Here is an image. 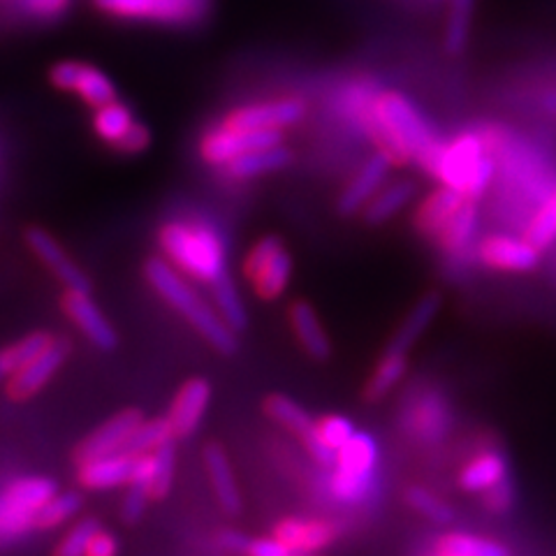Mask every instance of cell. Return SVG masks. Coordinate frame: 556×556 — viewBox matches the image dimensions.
<instances>
[{
    "mask_svg": "<svg viewBox=\"0 0 556 556\" xmlns=\"http://www.w3.org/2000/svg\"><path fill=\"white\" fill-rule=\"evenodd\" d=\"M290 271H292V260L288 251L283 249L278 255H274L265 267H260L253 276L251 283L257 292V298L263 300H274L281 294L290 281Z\"/></svg>",
    "mask_w": 556,
    "mask_h": 556,
    "instance_id": "83f0119b",
    "label": "cell"
},
{
    "mask_svg": "<svg viewBox=\"0 0 556 556\" xmlns=\"http://www.w3.org/2000/svg\"><path fill=\"white\" fill-rule=\"evenodd\" d=\"M506 476H508L506 457L498 455V452H484V455H478L464 468L459 476V484L466 492H486L490 486H494Z\"/></svg>",
    "mask_w": 556,
    "mask_h": 556,
    "instance_id": "603a6c76",
    "label": "cell"
},
{
    "mask_svg": "<svg viewBox=\"0 0 556 556\" xmlns=\"http://www.w3.org/2000/svg\"><path fill=\"white\" fill-rule=\"evenodd\" d=\"M464 200L468 198H464L459 190L450 186H441L439 190H433V193L422 202V206L417 208V230L429 237H439V232L445 228V223L455 216Z\"/></svg>",
    "mask_w": 556,
    "mask_h": 556,
    "instance_id": "d6986e66",
    "label": "cell"
},
{
    "mask_svg": "<svg viewBox=\"0 0 556 556\" xmlns=\"http://www.w3.org/2000/svg\"><path fill=\"white\" fill-rule=\"evenodd\" d=\"M392 163L380 151L359 167V172L353 177V181L345 186V190L339 198V214L351 216L359 208L367 206V202L378 193L382 181H386Z\"/></svg>",
    "mask_w": 556,
    "mask_h": 556,
    "instance_id": "7c38bea8",
    "label": "cell"
},
{
    "mask_svg": "<svg viewBox=\"0 0 556 556\" xmlns=\"http://www.w3.org/2000/svg\"><path fill=\"white\" fill-rule=\"evenodd\" d=\"M12 374H14V371H12V367H10V359H8L5 351H0V380L12 376Z\"/></svg>",
    "mask_w": 556,
    "mask_h": 556,
    "instance_id": "db71d44e",
    "label": "cell"
},
{
    "mask_svg": "<svg viewBox=\"0 0 556 556\" xmlns=\"http://www.w3.org/2000/svg\"><path fill=\"white\" fill-rule=\"evenodd\" d=\"M28 247L33 249V253L38 255L42 263L56 274V278H61V283L67 290H77V292H91V283L86 274L65 255V251L59 247V241L51 237L49 232L35 228L26 235Z\"/></svg>",
    "mask_w": 556,
    "mask_h": 556,
    "instance_id": "8fae6325",
    "label": "cell"
},
{
    "mask_svg": "<svg viewBox=\"0 0 556 556\" xmlns=\"http://www.w3.org/2000/svg\"><path fill=\"white\" fill-rule=\"evenodd\" d=\"M135 124V116L132 110L128 104L112 100L108 104H102V108H96V116H93V128L98 132L100 139L110 144H116L121 137H124Z\"/></svg>",
    "mask_w": 556,
    "mask_h": 556,
    "instance_id": "f1b7e54d",
    "label": "cell"
},
{
    "mask_svg": "<svg viewBox=\"0 0 556 556\" xmlns=\"http://www.w3.org/2000/svg\"><path fill=\"white\" fill-rule=\"evenodd\" d=\"M404 374H406V353L390 351L388 348V353L380 357L374 376L369 378L367 388H364V396H367L369 402H380L382 396L390 394V390H394V386L404 378Z\"/></svg>",
    "mask_w": 556,
    "mask_h": 556,
    "instance_id": "4316f807",
    "label": "cell"
},
{
    "mask_svg": "<svg viewBox=\"0 0 556 556\" xmlns=\"http://www.w3.org/2000/svg\"><path fill=\"white\" fill-rule=\"evenodd\" d=\"M24 5L40 20H56L70 8V0H24Z\"/></svg>",
    "mask_w": 556,
    "mask_h": 556,
    "instance_id": "681fc988",
    "label": "cell"
},
{
    "mask_svg": "<svg viewBox=\"0 0 556 556\" xmlns=\"http://www.w3.org/2000/svg\"><path fill=\"white\" fill-rule=\"evenodd\" d=\"M265 413L271 417L274 422L283 425L286 429L294 431V433H306L313 427L311 415L292 399L283 396V394H271L265 402Z\"/></svg>",
    "mask_w": 556,
    "mask_h": 556,
    "instance_id": "836d02e7",
    "label": "cell"
},
{
    "mask_svg": "<svg viewBox=\"0 0 556 556\" xmlns=\"http://www.w3.org/2000/svg\"><path fill=\"white\" fill-rule=\"evenodd\" d=\"M274 535L278 541L290 545L292 549H298L300 554H311L332 545L337 538V529L329 525V521H320V519L306 521V519L290 517V519L278 521Z\"/></svg>",
    "mask_w": 556,
    "mask_h": 556,
    "instance_id": "2e32d148",
    "label": "cell"
},
{
    "mask_svg": "<svg viewBox=\"0 0 556 556\" xmlns=\"http://www.w3.org/2000/svg\"><path fill=\"white\" fill-rule=\"evenodd\" d=\"M65 311L67 316L73 318L81 332L89 337L102 351H112L116 348V332L114 327L104 320L102 311L91 302L89 292H77V290H67L65 298Z\"/></svg>",
    "mask_w": 556,
    "mask_h": 556,
    "instance_id": "9a60e30c",
    "label": "cell"
},
{
    "mask_svg": "<svg viewBox=\"0 0 556 556\" xmlns=\"http://www.w3.org/2000/svg\"><path fill=\"white\" fill-rule=\"evenodd\" d=\"M447 425V415L441 406L439 399H429L417 413V427L422 429L425 437H441Z\"/></svg>",
    "mask_w": 556,
    "mask_h": 556,
    "instance_id": "7bdbcfd3",
    "label": "cell"
},
{
    "mask_svg": "<svg viewBox=\"0 0 556 556\" xmlns=\"http://www.w3.org/2000/svg\"><path fill=\"white\" fill-rule=\"evenodd\" d=\"M96 8L118 20L193 26L206 16L208 0H96Z\"/></svg>",
    "mask_w": 556,
    "mask_h": 556,
    "instance_id": "277c9868",
    "label": "cell"
},
{
    "mask_svg": "<svg viewBox=\"0 0 556 556\" xmlns=\"http://www.w3.org/2000/svg\"><path fill=\"white\" fill-rule=\"evenodd\" d=\"M478 225V204L476 200H464V204L457 208L455 216H452L445 228L439 232V241L445 251L457 253L462 251L468 241H471Z\"/></svg>",
    "mask_w": 556,
    "mask_h": 556,
    "instance_id": "484cf974",
    "label": "cell"
},
{
    "mask_svg": "<svg viewBox=\"0 0 556 556\" xmlns=\"http://www.w3.org/2000/svg\"><path fill=\"white\" fill-rule=\"evenodd\" d=\"M149 498H151V492L147 490V486L130 484L124 506H121V517H124L126 525H137V521L142 519V515L149 506Z\"/></svg>",
    "mask_w": 556,
    "mask_h": 556,
    "instance_id": "ee69618b",
    "label": "cell"
},
{
    "mask_svg": "<svg viewBox=\"0 0 556 556\" xmlns=\"http://www.w3.org/2000/svg\"><path fill=\"white\" fill-rule=\"evenodd\" d=\"M439 556H445V554H439Z\"/></svg>",
    "mask_w": 556,
    "mask_h": 556,
    "instance_id": "11a10c76",
    "label": "cell"
},
{
    "mask_svg": "<svg viewBox=\"0 0 556 556\" xmlns=\"http://www.w3.org/2000/svg\"><path fill=\"white\" fill-rule=\"evenodd\" d=\"M413 193L415 188L410 181H396L386 186L367 202V206H364V218H367L369 225H380L390 220L410 202Z\"/></svg>",
    "mask_w": 556,
    "mask_h": 556,
    "instance_id": "cb8c5ba5",
    "label": "cell"
},
{
    "mask_svg": "<svg viewBox=\"0 0 556 556\" xmlns=\"http://www.w3.org/2000/svg\"><path fill=\"white\" fill-rule=\"evenodd\" d=\"M79 510H81V496L77 492H63V494L56 492L38 510V515H35V527L54 529L73 515H77Z\"/></svg>",
    "mask_w": 556,
    "mask_h": 556,
    "instance_id": "e575fe53",
    "label": "cell"
},
{
    "mask_svg": "<svg viewBox=\"0 0 556 556\" xmlns=\"http://www.w3.org/2000/svg\"><path fill=\"white\" fill-rule=\"evenodd\" d=\"M283 144L281 130H249V128H230L218 124L208 132H204L200 142V153L208 165L225 167L243 153L257 149H269Z\"/></svg>",
    "mask_w": 556,
    "mask_h": 556,
    "instance_id": "8992f818",
    "label": "cell"
},
{
    "mask_svg": "<svg viewBox=\"0 0 556 556\" xmlns=\"http://www.w3.org/2000/svg\"><path fill=\"white\" fill-rule=\"evenodd\" d=\"M49 79L56 89L77 93L86 104H91L93 110L116 100L114 81L96 65H86L79 61H63L51 67Z\"/></svg>",
    "mask_w": 556,
    "mask_h": 556,
    "instance_id": "52a82bcc",
    "label": "cell"
},
{
    "mask_svg": "<svg viewBox=\"0 0 556 556\" xmlns=\"http://www.w3.org/2000/svg\"><path fill=\"white\" fill-rule=\"evenodd\" d=\"M484 265L503 271H531L541 263V249L529 239H517L506 235L486 237L480 247Z\"/></svg>",
    "mask_w": 556,
    "mask_h": 556,
    "instance_id": "30bf717a",
    "label": "cell"
},
{
    "mask_svg": "<svg viewBox=\"0 0 556 556\" xmlns=\"http://www.w3.org/2000/svg\"><path fill=\"white\" fill-rule=\"evenodd\" d=\"M212 290H214V302L218 308V316H223V320L228 323L230 329L235 332H241L247 327V311H243V304L237 294V288L232 283V278L225 269L216 281H212Z\"/></svg>",
    "mask_w": 556,
    "mask_h": 556,
    "instance_id": "4dcf8cb0",
    "label": "cell"
},
{
    "mask_svg": "<svg viewBox=\"0 0 556 556\" xmlns=\"http://www.w3.org/2000/svg\"><path fill=\"white\" fill-rule=\"evenodd\" d=\"M290 163H292V153L283 144H278V147L257 149V151L239 155V159L225 165V172L235 179H255L278 169H286Z\"/></svg>",
    "mask_w": 556,
    "mask_h": 556,
    "instance_id": "ffe728a7",
    "label": "cell"
},
{
    "mask_svg": "<svg viewBox=\"0 0 556 556\" xmlns=\"http://www.w3.org/2000/svg\"><path fill=\"white\" fill-rule=\"evenodd\" d=\"M35 525V513L24 508L8 490L0 492V543L14 541Z\"/></svg>",
    "mask_w": 556,
    "mask_h": 556,
    "instance_id": "d6a6232c",
    "label": "cell"
},
{
    "mask_svg": "<svg viewBox=\"0 0 556 556\" xmlns=\"http://www.w3.org/2000/svg\"><path fill=\"white\" fill-rule=\"evenodd\" d=\"M439 554L445 556H510V552L486 541V538L468 535V533H447L439 541Z\"/></svg>",
    "mask_w": 556,
    "mask_h": 556,
    "instance_id": "1f68e13d",
    "label": "cell"
},
{
    "mask_svg": "<svg viewBox=\"0 0 556 556\" xmlns=\"http://www.w3.org/2000/svg\"><path fill=\"white\" fill-rule=\"evenodd\" d=\"M513 501H515V492H513V484L506 478L496 482L494 486H490L484 496L486 508H490L492 513H498V515L508 513L513 508Z\"/></svg>",
    "mask_w": 556,
    "mask_h": 556,
    "instance_id": "bcb514c9",
    "label": "cell"
},
{
    "mask_svg": "<svg viewBox=\"0 0 556 556\" xmlns=\"http://www.w3.org/2000/svg\"><path fill=\"white\" fill-rule=\"evenodd\" d=\"M177 437H174L169 417H153V420L142 422L132 431V437L128 439V443L121 452H128V455H132V457L149 455V452L159 450L161 445H165Z\"/></svg>",
    "mask_w": 556,
    "mask_h": 556,
    "instance_id": "f546056e",
    "label": "cell"
},
{
    "mask_svg": "<svg viewBox=\"0 0 556 556\" xmlns=\"http://www.w3.org/2000/svg\"><path fill=\"white\" fill-rule=\"evenodd\" d=\"M541 104H543L545 112H549V114L556 116V91H547V93L541 98Z\"/></svg>",
    "mask_w": 556,
    "mask_h": 556,
    "instance_id": "f5cc1de1",
    "label": "cell"
},
{
    "mask_svg": "<svg viewBox=\"0 0 556 556\" xmlns=\"http://www.w3.org/2000/svg\"><path fill=\"white\" fill-rule=\"evenodd\" d=\"M204 464H206L208 478H212L220 508L228 515H237L241 510V496H239L232 466H230L228 455H225V450L218 443L206 445Z\"/></svg>",
    "mask_w": 556,
    "mask_h": 556,
    "instance_id": "ac0fdd59",
    "label": "cell"
},
{
    "mask_svg": "<svg viewBox=\"0 0 556 556\" xmlns=\"http://www.w3.org/2000/svg\"><path fill=\"white\" fill-rule=\"evenodd\" d=\"M406 498H408V506L413 510L425 515L431 521H437V525H447V521H452V517H455V513H452V508L445 501H441L429 490H422V486H410Z\"/></svg>",
    "mask_w": 556,
    "mask_h": 556,
    "instance_id": "8d00e7d4",
    "label": "cell"
},
{
    "mask_svg": "<svg viewBox=\"0 0 556 556\" xmlns=\"http://www.w3.org/2000/svg\"><path fill=\"white\" fill-rule=\"evenodd\" d=\"M67 353H70V345L65 341L51 343L42 355L28 362L24 369L12 374L10 394L14 399H28L38 390H42L45 382L61 369V364L65 362Z\"/></svg>",
    "mask_w": 556,
    "mask_h": 556,
    "instance_id": "4fadbf2b",
    "label": "cell"
},
{
    "mask_svg": "<svg viewBox=\"0 0 556 556\" xmlns=\"http://www.w3.org/2000/svg\"><path fill=\"white\" fill-rule=\"evenodd\" d=\"M102 527L98 525V519H81L79 525H75V529L70 531L61 545L56 547L54 556H86V549H89L93 535L100 531Z\"/></svg>",
    "mask_w": 556,
    "mask_h": 556,
    "instance_id": "ab89813d",
    "label": "cell"
},
{
    "mask_svg": "<svg viewBox=\"0 0 556 556\" xmlns=\"http://www.w3.org/2000/svg\"><path fill=\"white\" fill-rule=\"evenodd\" d=\"M306 114V104L298 98H278L251 102L225 116L220 124L230 128H249V130H283L294 126Z\"/></svg>",
    "mask_w": 556,
    "mask_h": 556,
    "instance_id": "ba28073f",
    "label": "cell"
},
{
    "mask_svg": "<svg viewBox=\"0 0 556 556\" xmlns=\"http://www.w3.org/2000/svg\"><path fill=\"white\" fill-rule=\"evenodd\" d=\"M484 132H462L445 144L433 179L459 190L468 200H478L494 177V161L486 153Z\"/></svg>",
    "mask_w": 556,
    "mask_h": 556,
    "instance_id": "3957f363",
    "label": "cell"
},
{
    "mask_svg": "<svg viewBox=\"0 0 556 556\" xmlns=\"http://www.w3.org/2000/svg\"><path fill=\"white\" fill-rule=\"evenodd\" d=\"M376 443L367 433H353L337 452V471L332 478V492L341 501H359L369 494L376 466Z\"/></svg>",
    "mask_w": 556,
    "mask_h": 556,
    "instance_id": "5b68a950",
    "label": "cell"
},
{
    "mask_svg": "<svg viewBox=\"0 0 556 556\" xmlns=\"http://www.w3.org/2000/svg\"><path fill=\"white\" fill-rule=\"evenodd\" d=\"M116 554H118L116 538L102 529L93 535L89 549H86V556H116Z\"/></svg>",
    "mask_w": 556,
    "mask_h": 556,
    "instance_id": "f907efd6",
    "label": "cell"
},
{
    "mask_svg": "<svg viewBox=\"0 0 556 556\" xmlns=\"http://www.w3.org/2000/svg\"><path fill=\"white\" fill-rule=\"evenodd\" d=\"M527 239L531 243H535L538 249H547L549 243L556 239V188L552 190L549 198L541 206V212L535 214Z\"/></svg>",
    "mask_w": 556,
    "mask_h": 556,
    "instance_id": "74e56055",
    "label": "cell"
},
{
    "mask_svg": "<svg viewBox=\"0 0 556 556\" xmlns=\"http://www.w3.org/2000/svg\"><path fill=\"white\" fill-rule=\"evenodd\" d=\"M302 443L308 450V455L316 459V464H320V466H334L337 464V450L329 447L320 439V433L316 431V425H313L306 433H302Z\"/></svg>",
    "mask_w": 556,
    "mask_h": 556,
    "instance_id": "f6af8a7d",
    "label": "cell"
},
{
    "mask_svg": "<svg viewBox=\"0 0 556 556\" xmlns=\"http://www.w3.org/2000/svg\"><path fill=\"white\" fill-rule=\"evenodd\" d=\"M218 543H220V547H225L228 552H247V547H249L247 535L239 533V531H232V529L220 531Z\"/></svg>",
    "mask_w": 556,
    "mask_h": 556,
    "instance_id": "816d5d0a",
    "label": "cell"
},
{
    "mask_svg": "<svg viewBox=\"0 0 556 556\" xmlns=\"http://www.w3.org/2000/svg\"><path fill=\"white\" fill-rule=\"evenodd\" d=\"M149 142H151L149 128L142 126V124H137V121H135L132 128L124 137H121L114 147L118 151H124V153H139V151H144L149 147Z\"/></svg>",
    "mask_w": 556,
    "mask_h": 556,
    "instance_id": "c3c4849f",
    "label": "cell"
},
{
    "mask_svg": "<svg viewBox=\"0 0 556 556\" xmlns=\"http://www.w3.org/2000/svg\"><path fill=\"white\" fill-rule=\"evenodd\" d=\"M161 247L179 271L212 283L225 271V247L218 232L202 223H167Z\"/></svg>",
    "mask_w": 556,
    "mask_h": 556,
    "instance_id": "7a4b0ae2",
    "label": "cell"
},
{
    "mask_svg": "<svg viewBox=\"0 0 556 556\" xmlns=\"http://www.w3.org/2000/svg\"><path fill=\"white\" fill-rule=\"evenodd\" d=\"M153 459V476H151V498H165L172 490L174 478V462H177V452L174 443H165L159 450L151 452Z\"/></svg>",
    "mask_w": 556,
    "mask_h": 556,
    "instance_id": "d590c367",
    "label": "cell"
},
{
    "mask_svg": "<svg viewBox=\"0 0 556 556\" xmlns=\"http://www.w3.org/2000/svg\"><path fill=\"white\" fill-rule=\"evenodd\" d=\"M441 308V298L437 292L425 294V298L413 306V311L408 313V318L402 323V327L396 329L394 339L390 341V351H399V353H408L413 343L425 334V329L437 318V313Z\"/></svg>",
    "mask_w": 556,
    "mask_h": 556,
    "instance_id": "7402d4cb",
    "label": "cell"
},
{
    "mask_svg": "<svg viewBox=\"0 0 556 556\" xmlns=\"http://www.w3.org/2000/svg\"><path fill=\"white\" fill-rule=\"evenodd\" d=\"M208 399H212V386H208L204 378H193L184 382L167 415L174 429V437H190V433L198 429L208 406Z\"/></svg>",
    "mask_w": 556,
    "mask_h": 556,
    "instance_id": "5bb4252c",
    "label": "cell"
},
{
    "mask_svg": "<svg viewBox=\"0 0 556 556\" xmlns=\"http://www.w3.org/2000/svg\"><path fill=\"white\" fill-rule=\"evenodd\" d=\"M476 0H450L445 16V51L450 56H459L468 45V33H471Z\"/></svg>",
    "mask_w": 556,
    "mask_h": 556,
    "instance_id": "d4e9b609",
    "label": "cell"
},
{
    "mask_svg": "<svg viewBox=\"0 0 556 556\" xmlns=\"http://www.w3.org/2000/svg\"><path fill=\"white\" fill-rule=\"evenodd\" d=\"M144 274L149 278V283L155 288V292H159L167 304L177 308L218 353L230 355L237 351L235 329H230L228 323L218 318V313L212 306L200 300L198 290L188 281H184V276L169 263H165L161 257L149 260Z\"/></svg>",
    "mask_w": 556,
    "mask_h": 556,
    "instance_id": "6da1fadb",
    "label": "cell"
},
{
    "mask_svg": "<svg viewBox=\"0 0 556 556\" xmlns=\"http://www.w3.org/2000/svg\"><path fill=\"white\" fill-rule=\"evenodd\" d=\"M142 422H144V417L137 408H128L124 413L114 415L112 420H108L100 429H96L91 437L84 439V443L77 447V462L81 464V462H89L96 457L121 452L128 443V439L132 437V431Z\"/></svg>",
    "mask_w": 556,
    "mask_h": 556,
    "instance_id": "9c48e42d",
    "label": "cell"
},
{
    "mask_svg": "<svg viewBox=\"0 0 556 556\" xmlns=\"http://www.w3.org/2000/svg\"><path fill=\"white\" fill-rule=\"evenodd\" d=\"M51 343H54V339H51L47 332H35V334L22 339L20 343L5 348V355L12 364V371L16 374L20 369H24L28 362H33L35 357L42 355Z\"/></svg>",
    "mask_w": 556,
    "mask_h": 556,
    "instance_id": "f35d334b",
    "label": "cell"
},
{
    "mask_svg": "<svg viewBox=\"0 0 556 556\" xmlns=\"http://www.w3.org/2000/svg\"><path fill=\"white\" fill-rule=\"evenodd\" d=\"M135 457L128 452H114V455L96 457L79 464V480L86 490H112L130 482Z\"/></svg>",
    "mask_w": 556,
    "mask_h": 556,
    "instance_id": "e0dca14e",
    "label": "cell"
},
{
    "mask_svg": "<svg viewBox=\"0 0 556 556\" xmlns=\"http://www.w3.org/2000/svg\"><path fill=\"white\" fill-rule=\"evenodd\" d=\"M281 251H283V243L278 237H265L263 241H257L255 247L251 249V253L247 255V263H243V274L251 278L260 267H265L269 260Z\"/></svg>",
    "mask_w": 556,
    "mask_h": 556,
    "instance_id": "b9f144b4",
    "label": "cell"
},
{
    "mask_svg": "<svg viewBox=\"0 0 556 556\" xmlns=\"http://www.w3.org/2000/svg\"><path fill=\"white\" fill-rule=\"evenodd\" d=\"M249 556H304L298 549H292L290 545H286L278 538H255V541L249 543L247 547Z\"/></svg>",
    "mask_w": 556,
    "mask_h": 556,
    "instance_id": "7dc6e473",
    "label": "cell"
},
{
    "mask_svg": "<svg viewBox=\"0 0 556 556\" xmlns=\"http://www.w3.org/2000/svg\"><path fill=\"white\" fill-rule=\"evenodd\" d=\"M316 431L329 447H334L339 452L348 441L353 439L355 427L351 420H345L341 415H327L316 425Z\"/></svg>",
    "mask_w": 556,
    "mask_h": 556,
    "instance_id": "60d3db41",
    "label": "cell"
},
{
    "mask_svg": "<svg viewBox=\"0 0 556 556\" xmlns=\"http://www.w3.org/2000/svg\"><path fill=\"white\" fill-rule=\"evenodd\" d=\"M290 323H292L294 334H298L300 343L304 345V351L313 359H327L332 355V345H329V339L318 320V313L313 311L306 302H298L290 306Z\"/></svg>",
    "mask_w": 556,
    "mask_h": 556,
    "instance_id": "44dd1931",
    "label": "cell"
}]
</instances>
